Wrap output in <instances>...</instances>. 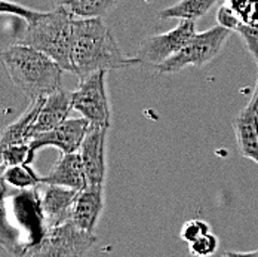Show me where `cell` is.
Masks as SVG:
<instances>
[{"label": "cell", "instance_id": "1", "mask_svg": "<svg viewBox=\"0 0 258 257\" xmlns=\"http://www.w3.org/2000/svg\"><path fill=\"white\" fill-rule=\"evenodd\" d=\"M141 66L137 57L131 58L117 45L114 36L98 18H75L70 45V72L79 79L95 72H108Z\"/></svg>", "mask_w": 258, "mask_h": 257}, {"label": "cell", "instance_id": "2", "mask_svg": "<svg viewBox=\"0 0 258 257\" xmlns=\"http://www.w3.org/2000/svg\"><path fill=\"white\" fill-rule=\"evenodd\" d=\"M0 11L26 20V30L15 43L31 46L53 58L64 70L70 72V45L73 20L76 18L64 6L42 12L3 0Z\"/></svg>", "mask_w": 258, "mask_h": 257}, {"label": "cell", "instance_id": "3", "mask_svg": "<svg viewBox=\"0 0 258 257\" xmlns=\"http://www.w3.org/2000/svg\"><path fill=\"white\" fill-rule=\"evenodd\" d=\"M2 61L12 83L31 101L61 88L64 69L45 52L14 43L2 52Z\"/></svg>", "mask_w": 258, "mask_h": 257}, {"label": "cell", "instance_id": "4", "mask_svg": "<svg viewBox=\"0 0 258 257\" xmlns=\"http://www.w3.org/2000/svg\"><path fill=\"white\" fill-rule=\"evenodd\" d=\"M230 34V28L220 24L204 33H196L180 52L159 64L156 70L159 73H178L188 66L204 67L220 54Z\"/></svg>", "mask_w": 258, "mask_h": 257}, {"label": "cell", "instance_id": "5", "mask_svg": "<svg viewBox=\"0 0 258 257\" xmlns=\"http://www.w3.org/2000/svg\"><path fill=\"white\" fill-rule=\"evenodd\" d=\"M95 233L79 228L73 220L48 228L39 244L27 254L48 257H79L88 254L97 244Z\"/></svg>", "mask_w": 258, "mask_h": 257}, {"label": "cell", "instance_id": "6", "mask_svg": "<svg viewBox=\"0 0 258 257\" xmlns=\"http://www.w3.org/2000/svg\"><path fill=\"white\" fill-rule=\"evenodd\" d=\"M105 73L95 72L79 79L78 88L72 92L73 110L79 112L91 125L108 127L111 122L110 101L105 89Z\"/></svg>", "mask_w": 258, "mask_h": 257}, {"label": "cell", "instance_id": "7", "mask_svg": "<svg viewBox=\"0 0 258 257\" xmlns=\"http://www.w3.org/2000/svg\"><path fill=\"white\" fill-rule=\"evenodd\" d=\"M196 34V27L193 21H180V24L163 33V34H155L146 39L135 57L140 60L141 66L146 67H156L180 52L187 42Z\"/></svg>", "mask_w": 258, "mask_h": 257}, {"label": "cell", "instance_id": "8", "mask_svg": "<svg viewBox=\"0 0 258 257\" xmlns=\"http://www.w3.org/2000/svg\"><path fill=\"white\" fill-rule=\"evenodd\" d=\"M89 127V121L83 116L78 119H67L55 128L34 135L28 143L33 152L46 146H53L58 147L62 153H75L79 152Z\"/></svg>", "mask_w": 258, "mask_h": 257}, {"label": "cell", "instance_id": "9", "mask_svg": "<svg viewBox=\"0 0 258 257\" xmlns=\"http://www.w3.org/2000/svg\"><path fill=\"white\" fill-rule=\"evenodd\" d=\"M108 127L91 125L83 143L79 149L82 156L88 184H104L105 183V141Z\"/></svg>", "mask_w": 258, "mask_h": 257}, {"label": "cell", "instance_id": "10", "mask_svg": "<svg viewBox=\"0 0 258 257\" xmlns=\"http://www.w3.org/2000/svg\"><path fill=\"white\" fill-rule=\"evenodd\" d=\"M45 190L40 198V213L48 223V228L58 226L72 220L73 207L76 202L79 190L56 186V184H43Z\"/></svg>", "mask_w": 258, "mask_h": 257}, {"label": "cell", "instance_id": "11", "mask_svg": "<svg viewBox=\"0 0 258 257\" xmlns=\"http://www.w3.org/2000/svg\"><path fill=\"white\" fill-rule=\"evenodd\" d=\"M104 208V184H88L79 190L72 220L79 228L95 233Z\"/></svg>", "mask_w": 258, "mask_h": 257}, {"label": "cell", "instance_id": "12", "mask_svg": "<svg viewBox=\"0 0 258 257\" xmlns=\"http://www.w3.org/2000/svg\"><path fill=\"white\" fill-rule=\"evenodd\" d=\"M72 110H73V101H72L70 91L59 88L58 91L46 95L43 106L40 109V113L31 129V138L40 132L49 131L61 125L64 121L69 119V115Z\"/></svg>", "mask_w": 258, "mask_h": 257}, {"label": "cell", "instance_id": "13", "mask_svg": "<svg viewBox=\"0 0 258 257\" xmlns=\"http://www.w3.org/2000/svg\"><path fill=\"white\" fill-rule=\"evenodd\" d=\"M42 184H56L76 190L86 187L88 180L80 153H62L61 159L52 167L51 171L42 177Z\"/></svg>", "mask_w": 258, "mask_h": 257}, {"label": "cell", "instance_id": "14", "mask_svg": "<svg viewBox=\"0 0 258 257\" xmlns=\"http://www.w3.org/2000/svg\"><path fill=\"white\" fill-rule=\"evenodd\" d=\"M233 128L236 143L243 158L254 161L258 165V113L246 106L234 119Z\"/></svg>", "mask_w": 258, "mask_h": 257}, {"label": "cell", "instance_id": "15", "mask_svg": "<svg viewBox=\"0 0 258 257\" xmlns=\"http://www.w3.org/2000/svg\"><path fill=\"white\" fill-rule=\"evenodd\" d=\"M46 97H39L36 100H33V103L30 106V109L26 113H23L15 122H12L11 125H8L6 129L2 134V147L9 146V144H15V143H26L30 141L31 138V129L33 125L40 113V109L43 106Z\"/></svg>", "mask_w": 258, "mask_h": 257}, {"label": "cell", "instance_id": "16", "mask_svg": "<svg viewBox=\"0 0 258 257\" xmlns=\"http://www.w3.org/2000/svg\"><path fill=\"white\" fill-rule=\"evenodd\" d=\"M215 5V0H180L175 5H171L159 12L160 20H180L193 21L207 15L211 8Z\"/></svg>", "mask_w": 258, "mask_h": 257}, {"label": "cell", "instance_id": "17", "mask_svg": "<svg viewBox=\"0 0 258 257\" xmlns=\"http://www.w3.org/2000/svg\"><path fill=\"white\" fill-rule=\"evenodd\" d=\"M55 6H64L76 18H104L120 0H52Z\"/></svg>", "mask_w": 258, "mask_h": 257}, {"label": "cell", "instance_id": "18", "mask_svg": "<svg viewBox=\"0 0 258 257\" xmlns=\"http://www.w3.org/2000/svg\"><path fill=\"white\" fill-rule=\"evenodd\" d=\"M28 165L30 164L6 167V170L3 171V180L18 189L34 187V186L42 184V177L36 176V173Z\"/></svg>", "mask_w": 258, "mask_h": 257}, {"label": "cell", "instance_id": "19", "mask_svg": "<svg viewBox=\"0 0 258 257\" xmlns=\"http://www.w3.org/2000/svg\"><path fill=\"white\" fill-rule=\"evenodd\" d=\"M33 149L30 147V143H15L2 147V161L6 167L9 165H23V164H31L34 158Z\"/></svg>", "mask_w": 258, "mask_h": 257}, {"label": "cell", "instance_id": "20", "mask_svg": "<svg viewBox=\"0 0 258 257\" xmlns=\"http://www.w3.org/2000/svg\"><path fill=\"white\" fill-rule=\"evenodd\" d=\"M242 23L258 24V0H227Z\"/></svg>", "mask_w": 258, "mask_h": 257}, {"label": "cell", "instance_id": "21", "mask_svg": "<svg viewBox=\"0 0 258 257\" xmlns=\"http://www.w3.org/2000/svg\"><path fill=\"white\" fill-rule=\"evenodd\" d=\"M190 251L195 256H211L218 248V239L214 233L207 232L190 242Z\"/></svg>", "mask_w": 258, "mask_h": 257}, {"label": "cell", "instance_id": "22", "mask_svg": "<svg viewBox=\"0 0 258 257\" xmlns=\"http://www.w3.org/2000/svg\"><path fill=\"white\" fill-rule=\"evenodd\" d=\"M236 31L240 34L243 42L246 43L248 51L254 57L258 64V24H249V23H240Z\"/></svg>", "mask_w": 258, "mask_h": 257}, {"label": "cell", "instance_id": "23", "mask_svg": "<svg viewBox=\"0 0 258 257\" xmlns=\"http://www.w3.org/2000/svg\"><path fill=\"white\" fill-rule=\"evenodd\" d=\"M209 232V225L204 220H188L184 223V226L181 228V239L187 241L188 244L191 241H195L196 238H199L201 235Z\"/></svg>", "mask_w": 258, "mask_h": 257}, {"label": "cell", "instance_id": "24", "mask_svg": "<svg viewBox=\"0 0 258 257\" xmlns=\"http://www.w3.org/2000/svg\"><path fill=\"white\" fill-rule=\"evenodd\" d=\"M217 20H218V24H220V26L227 27V28H230L232 31H236L237 26L242 23L240 18L237 17V14L233 11V8L229 3H226V5H223V6L220 8V11H218V14H217Z\"/></svg>", "mask_w": 258, "mask_h": 257}, {"label": "cell", "instance_id": "25", "mask_svg": "<svg viewBox=\"0 0 258 257\" xmlns=\"http://www.w3.org/2000/svg\"><path fill=\"white\" fill-rule=\"evenodd\" d=\"M251 109H254L258 113V79H257V85H255V89H254V94L249 100V104H248Z\"/></svg>", "mask_w": 258, "mask_h": 257}, {"label": "cell", "instance_id": "26", "mask_svg": "<svg viewBox=\"0 0 258 257\" xmlns=\"http://www.w3.org/2000/svg\"><path fill=\"white\" fill-rule=\"evenodd\" d=\"M226 256H258L257 251H229L226 253Z\"/></svg>", "mask_w": 258, "mask_h": 257}, {"label": "cell", "instance_id": "27", "mask_svg": "<svg viewBox=\"0 0 258 257\" xmlns=\"http://www.w3.org/2000/svg\"><path fill=\"white\" fill-rule=\"evenodd\" d=\"M215 2H217V0H215Z\"/></svg>", "mask_w": 258, "mask_h": 257}]
</instances>
